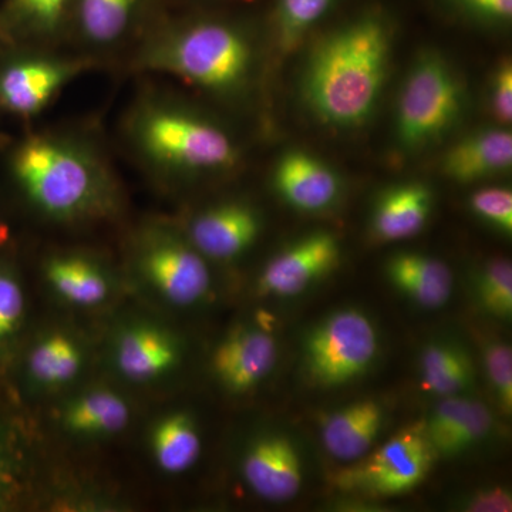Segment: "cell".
Wrapping results in <instances>:
<instances>
[{
  "label": "cell",
  "instance_id": "6da1fadb",
  "mask_svg": "<svg viewBox=\"0 0 512 512\" xmlns=\"http://www.w3.org/2000/svg\"><path fill=\"white\" fill-rule=\"evenodd\" d=\"M390 33L367 16L330 33L316 46L303 77V97L329 126L359 127L376 109L386 83Z\"/></svg>",
  "mask_w": 512,
  "mask_h": 512
},
{
  "label": "cell",
  "instance_id": "7a4b0ae2",
  "mask_svg": "<svg viewBox=\"0 0 512 512\" xmlns=\"http://www.w3.org/2000/svg\"><path fill=\"white\" fill-rule=\"evenodd\" d=\"M103 154L69 134H36L12 157V171L30 201L57 221H83L113 208L116 180Z\"/></svg>",
  "mask_w": 512,
  "mask_h": 512
},
{
  "label": "cell",
  "instance_id": "3957f363",
  "mask_svg": "<svg viewBox=\"0 0 512 512\" xmlns=\"http://www.w3.org/2000/svg\"><path fill=\"white\" fill-rule=\"evenodd\" d=\"M126 136L141 163L170 177L231 170L241 156L224 128L163 96L138 101L128 114Z\"/></svg>",
  "mask_w": 512,
  "mask_h": 512
},
{
  "label": "cell",
  "instance_id": "277c9868",
  "mask_svg": "<svg viewBox=\"0 0 512 512\" xmlns=\"http://www.w3.org/2000/svg\"><path fill=\"white\" fill-rule=\"evenodd\" d=\"M143 72L175 77L212 93H234L247 84L254 64L251 42L222 22L188 23L154 36L138 53Z\"/></svg>",
  "mask_w": 512,
  "mask_h": 512
},
{
  "label": "cell",
  "instance_id": "5b68a950",
  "mask_svg": "<svg viewBox=\"0 0 512 512\" xmlns=\"http://www.w3.org/2000/svg\"><path fill=\"white\" fill-rule=\"evenodd\" d=\"M463 107V92L450 64L424 53L414 63L397 106V137L409 150L426 147L447 133Z\"/></svg>",
  "mask_w": 512,
  "mask_h": 512
},
{
  "label": "cell",
  "instance_id": "8992f818",
  "mask_svg": "<svg viewBox=\"0 0 512 512\" xmlns=\"http://www.w3.org/2000/svg\"><path fill=\"white\" fill-rule=\"evenodd\" d=\"M377 335L362 312H336L323 320L306 342V366L315 382L338 386L356 379L372 365Z\"/></svg>",
  "mask_w": 512,
  "mask_h": 512
},
{
  "label": "cell",
  "instance_id": "52a82bcc",
  "mask_svg": "<svg viewBox=\"0 0 512 512\" xmlns=\"http://www.w3.org/2000/svg\"><path fill=\"white\" fill-rule=\"evenodd\" d=\"M433 461L434 450L426 434L402 431L365 461L340 474L339 485L379 495L404 494L427 477Z\"/></svg>",
  "mask_w": 512,
  "mask_h": 512
},
{
  "label": "cell",
  "instance_id": "ba28073f",
  "mask_svg": "<svg viewBox=\"0 0 512 512\" xmlns=\"http://www.w3.org/2000/svg\"><path fill=\"white\" fill-rule=\"evenodd\" d=\"M140 266L150 284L175 305L200 301L210 288V271L200 252L165 232L147 239Z\"/></svg>",
  "mask_w": 512,
  "mask_h": 512
},
{
  "label": "cell",
  "instance_id": "9c48e42d",
  "mask_svg": "<svg viewBox=\"0 0 512 512\" xmlns=\"http://www.w3.org/2000/svg\"><path fill=\"white\" fill-rule=\"evenodd\" d=\"M89 67L86 59L72 57L47 55L18 60L0 73V104L19 116H35Z\"/></svg>",
  "mask_w": 512,
  "mask_h": 512
},
{
  "label": "cell",
  "instance_id": "30bf717a",
  "mask_svg": "<svg viewBox=\"0 0 512 512\" xmlns=\"http://www.w3.org/2000/svg\"><path fill=\"white\" fill-rule=\"evenodd\" d=\"M338 241L326 232L309 235L286 248L265 266L258 289L264 295L293 296L338 265Z\"/></svg>",
  "mask_w": 512,
  "mask_h": 512
},
{
  "label": "cell",
  "instance_id": "8fae6325",
  "mask_svg": "<svg viewBox=\"0 0 512 512\" xmlns=\"http://www.w3.org/2000/svg\"><path fill=\"white\" fill-rule=\"evenodd\" d=\"M258 234V215L239 202H228L201 212L190 225L192 247L214 259L241 255L254 244Z\"/></svg>",
  "mask_w": 512,
  "mask_h": 512
},
{
  "label": "cell",
  "instance_id": "7c38bea8",
  "mask_svg": "<svg viewBox=\"0 0 512 512\" xmlns=\"http://www.w3.org/2000/svg\"><path fill=\"white\" fill-rule=\"evenodd\" d=\"M275 340L258 329H239L215 350L212 366L215 375L232 392H247L274 367Z\"/></svg>",
  "mask_w": 512,
  "mask_h": 512
},
{
  "label": "cell",
  "instance_id": "4fadbf2b",
  "mask_svg": "<svg viewBox=\"0 0 512 512\" xmlns=\"http://www.w3.org/2000/svg\"><path fill=\"white\" fill-rule=\"evenodd\" d=\"M244 477L249 487L265 500H291L301 490V460L285 437H265L249 448Z\"/></svg>",
  "mask_w": 512,
  "mask_h": 512
},
{
  "label": "cell",
  "instance_id": "5bb4252c",
  "mask_svg": "<svg viewBox=\"0 0 512 512\" xmlns=\"http://www.w3.org/2000/svg\"><path fill=\"white\" fill-rule=\"evenodd\" d=\"M275 185L285 201L306 212L326 210L340 192L335 171L303 151H293L282 157L276 167Z\"/></svg>",
  "mask_w": 512,
  "mask_h": 512
},
{
  "label": "cell",
  "instance_id": "9a60e30c",
  "mask_svg": "<svg viewBox=\"0 0 512 512\" xmlns=\"http://www.w3.org/2000/svg\"><path fill=\"white\" fill-rule=\"evenodd\" d=\"M512 165V137L507 130L471 134L451 147L443 160L447 177L458 183H473L505 173Z\"/></svg>",
  "mask_w": 512,
  "mask_h": 512
},
{
  "label": "cell",
  "instance_id": "2e32d148",
  "mask_svg": "<svg viewBox=\"0 0 512 512\" xmlns=\"http://www.w3.org/2000/svg\"><path fill=\"white\" fill-rule=\"evenodd\" d=\"M178 349L164 330L140 325L127 329L117 343L120 372L134 382L156 379L177 363Z\"/></svg>",
  "mask_w": 512,
  "mask_h": 512
},
{
  "label": "cell",
  "instance_id": "e0dca14e",
  "mask_svg": "<svg viewBox=\"0 0 512 512\" xmlns=\"http://www.w3.org/2000/svg\"><path fill=\"white\" fill-rule=\"evenodd\" d=\"M390 281L424 308H439L453 291V274L439 259L420 254H399L387 264Z\"/></svg>",
  "mask_w": 512,
  "mask_h": 512
},
{
  "label": "cell",
  "instance_id": "ac0fdd59",
  "mask_svg": "<svg viewBox=\"0 0 512 512\" xmlns=\"http://www.w3.org/2000/svg\"><path fill=\"white\" fill-rule=\"evenodd\" d=\"M382 410L375 402H359L345 407L323 424L326 450L339 460L353 461L366 456L382 427Z\"/></svg>",
  "mask_w": 512,
  "mask_h": 512
},
{
  "label": "cell",
  "instance_id": "d6986e66",
  "mask_svg": "<svg viewBox=\"0 0 512 512\" xmlns=\"http://www.w3.org/2000/svg\"><path fill=\"white\" fill-rule=\"evenodd\" d=\"M431 192L421 184L400 185L384 192L373 214V231L383 241L414 237L429 220Z\"/></svg>",
  "mask_w": 512,
  "mask_h": 512
},
{
  "label": "cell",
  "instance_id": "ffe728a7",
  "mask_svg": "<svg viewBox=\"0 0 512 512\" xmlns=\"http://www.w3.org/2000/svg\"><path fill=\"white\" fill-rule=\"evenodd\" d=\"M140 0H74L77 28L96 49L120 43L130 32Z\"/></svg>",
  "mask_w": 512,
  "mask_h": 512
},
{
  "label": "cell",
  "instance_id": "44dd1931",
  "mask_svg": "<svg viewBox=\"0 0 512 512\" xmlns=\"http://www.w3.org/2000/svg\"><path fill=\"white\" fill-rule=\"evenodd\" d=\"M46 276L53 289L74 305H97L109 293L106 275L84 256L64 255L50 259Z\"/></svg>",
  "mask_w": 512,
  "mask_h": 512
},
{
  "label": "cell",
  "instance_id": "7402d4cb",
  "mask_svg": "<svg viewBox=\"0 0 512 512\" xmlns=\"http://www.w3.org/2000/svg\"><path fill=\"white\" fill-rule=\"evenodd\" d=\"M130 410L119 394L96 390L70 404L64 414V424L74 433L113 434L123 430Z\"/></svg>",
  "mask_w": 512,
  "mask_h": 512
},
{
  "label": "cell",
  "instance_id": "603a6c76",
  "mask_svg": "<svg viewBox=\"0 0 512 512\" xmlns=\"http://www.w3.org/2000/svg\"><path fill=\"white\" fill-rule=\"evenodd\" d=\"M153 451L158 466L171 474L194 466L201 453V440L194 423L185 414H174L158 423L153 433Z\"/></svg>",
  "mask_w": 512,
  "mask_h": 512
},
{
  "label": "cell",
  "instance_id": "cb8c5ba5",
  "mask_svg": "<svg viewBox=\"0 0 512 512\" xmlns=\"http://www.w3.org/2000/svg\"><path fill=\"white\" fill-rule=\"evenodd\" d=\"M423 386L429 392L454 394L466 390L473 384L474 369L463 350L454 346H427L420 362Z\"/></svg>",
  "mask_w": 512,
  "mask_h": 512
},
{
  "label": "cell",
  "instance_id": "d4e9b609",
  "mask_svg": "<svg viewBox=\"0 0 512 512\" xmlns=\"http://www.w3.org/2000/svg\"><path fill=\"white\" fill-rule=\"evenodd\" d=\"M82 366V353L72 339L52 335L33 349L29 369L37 382L56 386L72 380Z\"/></svg>",
  "mask_w": 512,
  "mask_h": 512
},
{
  "label": "cell",
  "instance_id": "484cf974",
  "mask_svg": "<svg viewBox=\"0 0 512 512\" xmlns=\"http://www.w3.org/2000/svg\"><path fill=\"white\" fill-rule=\"evenodd\" d=\"M74 0H8L6 13L26 35L50 40L63 28Z\"/></svg>",
  "mask_w": 512,
  "mask_h": 512
},
{
  "label": "cell",
  "instance_id": "4316f807",
  "mask_svg": "<svg viewBox=\"0 0 512 512\" xmlns=\"http://www.w3.org/2000/svg\"><path fill=\"white\" fill-rule=\"evenodd\" d=\"M333 0H281L279 32L285 49H292L330 8Z\"/></svg>",
  "mask_w": 512,
  "mask_h": 512
},
{
  "label": "cell",
  "instance_id": "83f0119b",
  "mask_svg": "<svg viewBox=\"0 0 512 512\" xmlns=\"http://www.w3.org/2000/svg\"><path fill=\"white\" fill-rule=\"evenodd\" d=\"M478 292L484 308L497 318H510L512 313V266L504 258L485 265Z\"/></svg>",
  "mask_w": 512,
  "mask_h": 512
},
{
  "label": "cell",
  "instance_id": "f1b7e54d",
  "mask_svg": "<svg viewBox=\"0 0 512 512\" xmlns=\"http://www.w3.org/2000/svg\"><path fill=\"white\" fill-rule=\"evenodd\" d=\"M473 402L474 400L464 399V397H450L434 409L426 429V437L434 453L443 456L448 441L467 416Z\"/></svg>",
  "mask_w": 512,
  "mask_h": 512
},
{
  "label": "cell",
  "instance_id": "f546056e",
  "mask_svg": "<svg viewBox=\"0 0 512 512\" xmlns=\"http://www.w3.org/2000/svg\"><path fill=\"white\" fill-rule=\"evenodd\" d=\"M485 367L498 402L507 414L512 409V353L505 343L494 342L485 349Z\"/></svg>",
  "mask_w": 512,
  "mask_h": 512
},
{
  "label": "cell",
  "instance_id": "4dcf8cb0",
  "mask_svg": "<svg viewBox=\"0 0 512 512\" xmlns=\"http://www.w3.org/2000/svg\"><path fill=\"white\" fill-rule=\"evenodd\" d=\"M471 208L478 217L500 229L512 232V194L507 188H485L471 197Z\"/></svg>",
  "mask_w": 512,
  "mask_h": 512
},
{
  "label": "cell",
  "instance_id": "1f68e13d",
  "mask_svg": "<svg viewBox=\"0 0 512 512\" xmlns=\"http://www.w3.org/2000/svg\"><path fill=\"white\" fill-rule=\"evenodd\" d=\"M491 413L483 403L474 400L467 416L461 421L454 436L448 441L443 456H453L483 439L491 429Z\"/></svg>",
  "mask_w": 512,
  "mask_h": 512
},
{
  "label": "cell",
  "instance_id": "d6a6232c",
  "mask_svg": "<svg viewBox=\"0 0 512 512\" xmlns=\"http://www.w3.org/2000/svg\"><path fill=\"white\" fill-rule=\"evenodd\" d=\"M22 289L15 279L0 274V338L9 335L23 315Z\"/></svg>",
  "mask_w": 512,
  "mask_h": 512
},
{
  "label": "cell",
  "instance_id": "836d02e7",
  "mask_svg": "<svg viewBox=\"0 0 512 512\" xmlns=\"http://www.w3.org/2000/svg\"><path fill=\"white\" fill-rule=\"evenodd\" d=\"M490 106L495 119L500 123H511L512 120V67L504 60L497 67L491 82Z\"/></svg>",
  "mask_w": 512,
  "mask_h": 512
},
{
  "label": "cell",
  "instance_id": "e575fe53",
  "mask_svg": "<svg viewBox=\"0 0 512 512\" xmlns=\"http://www.w3.org/2000/svg\"><path fill=\"white\" fill-rule=\"evenodd\" d=\"M461 8L491 22H507L512 16V0H456Z\"/></svg>",
  "mask_w": 512,
  "mask_h": 512
},
{
  "label": "cell",
  "instance_id": "d590c367",
  "mask_svg": "<svg viewBox=\"0 0 512 512\" xmlns=\"http://www.w3.org/2000/svg\"><path fill=\"white\" fill-rule=\"evenodd\" d=\"M468 510L477 512H507L511 511V495L503 488H491L474 495L468 504Z\"/></svg>",
  "mask_w": 512,
  "mask_h": 512
}]
</instances>
